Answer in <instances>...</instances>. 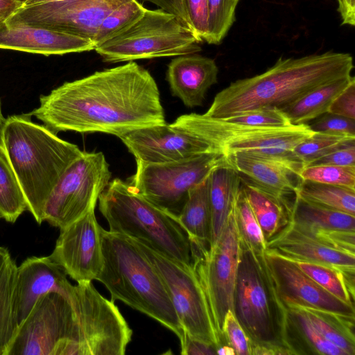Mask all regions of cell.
<instances>
[{
    "instance_id": "cell-31",
    "label": "cell",
    "mask_w": 355,
    "mask_h": 355,
    "mask_svg": "<svg viewBox=\"0 0 355 355\" xmlns=\"http://www.w3.org/2000/svg\"><path fill=\"white\" fill-rule=\"evenodd\" d=\"M17 268L8 249L0 246V355H5L17 329L12 310Z\"/></svg>"
},
{
    "instance_id": "cell-34",
    "label": "cell",
    "mask_w": 355,
    "mask_h": 355,
    "mask_svg": "<svg viewBox=\"0 0 355 355\" xmlns=\"http://www.w3.org/2000/svg\"><path fill=\"white\" fill-rule=\"evenodd\" d=\"M355 141V135L327 132H315L298 144L293 153L304 167L325 155Z\"/></svg>"
},
{
    "instance_id": "cell-32",
    "label": "cell",
    "mask_w": 355,
    "mask_h": 355,
    "mask_svg": "<svg viewBox=\"0 0 355 355\" xmlns=\"http://www.w3.org/2000/svg\"><path fill=\"white\" fill-rule=\"evenodd\" d=\"M295 195L317 205L355 216V189L302 179Z\"/></svg>"
},
{
    "instance_id": "cell-24",
    "label": "cell",
    "mask_w": 355,
    "mask_h": 355,
    "mask_svg": "<svg viewBox=\"0 0 355 355\" xmlns=\"http://www.w3.org/2000/svg\"><path fill=\"white\" fill-rule=\"evenodd\" d=\"M242 187L241 175L228 160L214 168L209 175L211 210L210 245L219 237L239 196Z\"/></svg>"
},
{
    "instance_id": "cell-33",
    "label": "cell",
    "mask_w": 355,
    "mask_h": 355,
    "mask_svg": "<svg viewBox=\"0 0 355 355\" xmlns=\"http://www.w3.org/2000/svg\"><path fill=\"white\" fill-rule=\"evenodd\" d=\"M308 276L327 291L354 307V275L324 264L293 261Z\"/></svg>"
},
{
    "instance_id": "cell-6",
    "label": "cell",
    "mask_w": 355,
    "mask_h": 355,
    "mask_svg": "<svg viewBox=\"0 0 355 355\" xmlns=\"http://www.w3.org/2000/svg\"><path fill=\"white\" fill-rule=\"evenodd\" d=\"M171 124L206 142L214 153L253 154L284 164L299 175L304 166L293 150L315 132L306 123L252 126L196 113L181 115Z\"/></svg>"
},
{
    "instance_id": "cell-4",
    "label": "cell",
    "mask_w": 355,
    "mask_h": 355,
    "mask_svg": "<svg viewBox=\"0 0 355 355\" xmlns=\"http://www.w3.org/2000/svg\"><path fill=\"white\" fill-rule=\"evenodd\" d=\"M103 266L96 278L119 300L183 338L180 322L157 270L130 237L102 229Z\"/></svg>"
},
{
    "instance_id": "cell-19",
    "label": "cell",
    "mask_w": 355,
    "mask_h": 355,
    "mask_svg": "<svg viewBox=\"0 0 355 355\" xmlns=\"http://www.w3.org/2000/svg\"><path fill=\"white\" fill-rule=\"evenodd\" d=\"M67 275L50 255L27 258L17 266L12 297L17 328L42 295L54 291L69 297L73 285Z\"/></svg>"
},
{
    "instance_id": "cell-8",
    "label": "cell",
    "mask_w": 355,
    "mask_h": 355,
    "mask_svg": "<svg viewBox=\"0 0 355 355\" xmlns=\"http://www.w3.org/2000/svg\"><path fill=\"white\" fill-rule=\"evenodd\" d=\"M202 41L175 15L146 9L129 28L94 48L109 63L180 56L201 50Z\"/></svg>"
},
{
    "instance_id": "cell-38",
    "label": "cell",
    "mask_w": 355,
    "mask_h": 355,
    "mask_svg": "<svg viewBox=\"0 0 355 355\" xmlns=\"http://www.w3.org/2000/svg\"><path fill=\"white\" fill-rule=\"evenodd\" d=\"M236 0H207L208 44H218L235 20Z\"/></svg>"
},
{
    "instance_id": "cell-1",
    "label": "cell",
    "mask_w": 355,
    "mask_h": 355,
    "mask_svg": "<svg viewBox=\"0 0 355 355\" xmlns=\"http://www.w3.org/2000/svg\"><path fill=\"white\" fill-rule=\"evenodd\" d=\"M30 112L57 133L103 132L119 138L166 123L157 85L134 61L66 82L40 98Z\"/></svg>"
},
{
    "instance_id": "cell-50",
    "label": "cell",
    "mask_w": 355,
    "mask_h": 355,
    "mask_svg": "<svg viewBox=\"0 0 355 355\" xmlns=\"http://www.w3.org/2000/svg\"><path fill=\"white\" fill-rule=\"evenodd\" d=\"M64 0H25L22 6H28L41 3H46L50 2L60 1Z\"/></svg>"
},
{
    "instance_id": "cell-23",
    "label": "cell",
    "mask_w": 355,
    "mask_h": 355,
    "mask_svg": "<svg viewBox=\"0 0 355 355\" xmlns=\"http://www.w3.org/2000/svg\"><path fill=\"white\" fill-rule=\"evenodd\" d=\"M227 158L230 164L245 176L243 179L279 199L289 200L288 198L295 195L302 180L284 164L253 154L237 153Z\"/></svg>"
},
{
    "instance_id": "cell-25",
    "label": "cell",
    "mask_w": 355,
    "mask_h": 355,
    "mask_svg": "<svg viewBox=\"0 0 355 355\" xmlns=\"http://www.w3.org/2000/svg\"><path fill=\"white\" fill-rule=\"evenodd\" d=\"M209 175L190 190L186 203L175 218L190 242L191 254L204 251L210 245Z\"/></svg>"
},
{
    "instance_id": "cell-36",
    "label": "cell",
    "mask_w": 355,
    "mask_h": 355,
    "mask_svg": "<svg viewBox=\"0 0 355 355\" xmlns=\"http://www.w3.org/2000/svg\"><path fill=\"white\" fill-rule=\"evenodd\" d=\"M146 10L137 0H129L117 7L101 24L93 40L94 46L103 44L129 28L144 15Z\"/></svg>"
},
{
    "instance_id": "cell-15",
    "label": "cell",
    "mask_w": 355,
    "mask_h": 355,
    "mask_svg": "<svg viewBox=\"0 0 355 355\" xmlns=\"http://www.w3.org/2000/svg\"><path fill=\"white\" fill-rule=\"evenodd\" d=\"M128 1L64 0L21 6L4 23L45 28L93 42L105 17Z\"/></svg>"
},
{
    "instance_id": "cell-9",
    "label": "cell",
    "mask_w": 355,
    "mask_h": 355,
    "mask_svg": "<svg viewBox=\"0 0 355 355\" xmlns=\"http://www.w3.org/2000/svg\"><path fill=\"white\" fill-rule=\"evenodd\" d=\"M73 309L70 355H123L132 331L114 302L90 281L78 282L69 297Z\"/></svg>"
},
{
    "instance_id": "cell-35",
    "label": "cell",
    "mask_w": 355,
    "mask_h": 355,
    "mask_svg": "<svg viewBox=\"0 0 355 355\" xmlns=\"http://www.w3.org/2000/svg\"><path fill=\"white\" fill-rule=\"evenodd\" d=\"M27 210L22 191L10 166L0 155V218L15 223Z\"/></svg>"
},
{
    "instance_id": "cell-51",
    "label": "cell",
    "mask_w": 355,
    "mask_h": 355,
    "mask_svg": "<svg viewBox=\"0 0 355 355\" xmlns=\"http://www.w3.org/2000/svg\"><path fill=\"white\" fill-rule=\"evenodd\" d=\"M6 119L3 117L1 112V101H0V130L3 125Z\"/></svg>"
},
{
    "instance_id": "cell-37",
    "label": "cell",
    "mask_w": 355,
    "mask_h": 355,
    "mask_svg": "<svg viewBox=\"0 0 355 355\" xmlns=\"http://www.w3.org/2000/svg\"><path fill=\"white\" fill-rule=\"evenodd\" d=\"M234 214L240 242L257 252H265L266 241L243 193L242 187L235 204Z\"/></svg>"
},
{
    "instance_id": "cell-10",
    "label": "cell",
    "mask_w": 355,
    "mask_h": 355,
    "mask_svg": "<svg viewBox=\"0 0 355 355\" xmlns=\"http://www.w3.org/2000/svg\"><path fill=\"white\" fill-rule=\"evenodd\" d=\"M227 160L223 155L205 153L166 163L136 161V172L128 183L138 194L175 218L190 190Z\"/></svg>"
},
{
    "instance_id": "cell-44",
    "label": "cell",
    "mask_w": 355,
    "mask_h": 355,
    "mask_svg": "<svg viewBox=\"0 0 355 355\" xmlns=\"http://www.w3.org/2000/svg\"><path fill=\"white\" fill-rule=\"evenodd\" d=\"M316 165L355 166V141L321 157L306 166Z\"/></svg>"
},
{
    "instance_id": "cell-28",
    "label": "cell",
    "mask_w": 355,
    "mask_h": 355,
    "mask_svg": "<svg viewBox=\"0 0 355 355\" xmlns=\"http://www.w3.org/2000/svg\"><path fill=\"white\" fill-rule=\"evenodd\" d=\"M288 220L309 228L355 232V216L307 201L297 195L292 200Z\"/></svg>"
},
{
    "instance_id": "cell-20",
    "label": "cell",
    "mask_w": 355,
    "mask_h": 355,
    "mask_svg": "<svg viewBox=\"0 0 355 355\" xmlns=\"http://www.w3.org/2000/svg\"><path fill=\"white\" fill-rule=\"evenodd\" d=\"M266 250L293 261L317 263L336 268L344 273H355V254L332 248L289 220L266 241Z\"/></svg>"
},
{
    "instance_id": "cell-18",
    "label": "cell",
    "mask_w": 355,
    "mask_h": 355,
    "mask_svg": "<svg viewBox=\"0 0 355 355\" xmlns=\"http://www.w3.org/2000/svg\"><path fill=\"white\" fill-rule=\"evenodd\" d=\"M119 139L136 161L146 163L176 162L214 153L206 142L171 123L140 128Z\"/></svg>"
},
{
    "instance_id": "cell-26",
    "label": "cell",
    "mask_w": 355,
    "mask_h": 355,
    "mask_svg": "<svg viewBox=\"0 0 355 355\" xmlns=\"http://www.w3.org/2000/svg\"><path fill=\"white\" fill-rule=\"evenodd\" d=\"M286 308V341L293 354L347 355L318 331L302 309Z\"/></svg>"
},
{
    "instance_id": "cell-53",
    "label": "cell",
    "mask_w": 355,
    "mask_h": 355,
    "mask_svg": "<svg viewBox=\"0 0 355 355\" xmlns=\"http://www.w3.org/2000/svg\"><path fill=\"white\" fill-rule=\"evenodd\" d=\"M237 1H239V0H236Z\"/></svg>"
},
{
    "instance_id": "cell-45",
    "label": "cell",
    "mask_w": 355,
    "mask_h": 355,
    "mask_svg": "<svg viewBox=\"0 0 355 355\" xmlns=\"http://www.w3.org/2000/svg\"><path fill=\"white\" fill-rule=\"evenodd\" d=\"M328 112L355 119V79L334 99Z\"/></svg>"
},
{
    "instance_id": "cell-42",
    "label": "cell",
    "mask_w": 355,
    "mask_h": 355,
    "mask_svg": "<svg viewBox=\"0 0 355 355\" xmlns=\"http://www.w3.org/2000/svg\"><path fill=\"white\" fill-rule=\"evenodd\" d=\"M182 1L192 31L202 42H206L208 35L207 0Z\"/></svg>"
},
{
    "instance_id": "cell-40",
    "label": "cell",
    "mask_w": 355,
    "mask_h": 355,
    "mask_svg": "<svg viewBox=\"0 0 355 355\" xmlns=\"http://www.w3.org/2000/svg\"><path fill=\"white\" fill-rule=\"evenodd\" d=\"M220 119L252 126L284 127L292 125L283 111L275 107L250 110Z\"/></svg>"
},
{
    "instance_id": "cell-48",
    "label": "cell",
    "mask_w": 355,
    "mask_h": 355,
    "mask_svg": "<svg viewBox=\"0 0 355 355\" xmlns=\"http://www.w3.org/2000/svg\"><path fill=\"white\" fill-rule=\"evenodd\" d=\"M343 25H355V0H337Z\"/></svg>"
},
{
    "instance_id": "cell-17",
    "label": "cell",
    "mask_w": 355,
    "mask_h": 355,
    "mask_svg": "<svg viewBox=\"0 0 355 355\" xmlns=\"http://www.w3.org/2000/svg\"><path fill=\"white\" fill-rule=\"evenodd\" d=\"M265 256L277 294L285 307L311 308L355 315L354 306L324 289L293 260L268 250Z\"/></svg>"
},
{
    "instance_id": "cell-41",
    "label": "cell",
    "mask_w": 355,
    "mask_h": 355,
    "mask_svg": "<svg viewBox=\"0 0 355 355\" xmlns=\"http://www.w3.org/2000/svg\"><path fill=\"white\" fill-rule=\"evenodd\" d=\"M224 345L231 347L234 354L250 355V343L233 311L226 313L222 329Z\"/></svg>"
},
{
    "instance_id": "cell-5",
    "label": "cell",
    "mask_w": 355,
    "mask_h": 355,
    "mask_svg": "<svg viewBox=\"0 0 355 355\" xmlns=\"http://www.w3.org/2000/svg\"><path fill=\"white\" fill-rule=\"evenodd\" d=\"M240 242L232 311L250 343V355L293 354L286 341L287 310L265 256Z\"/></svg>"
},
{
    "instance_id": "cell-29",
    "label": "cell",
    "mask_w": 355,
    "mask_h": 355,
    "mask_svg": "<svg viewBox=\"0 0 355 355\" xmlns=\"http://www.w3.org/2000/svg\"><path fill=\"white\" fill-rule=\"evenodd\" d=\"M354 79L349 75L324 85L282 110L291 124H307L328 112L334 99Z\"/></svg>"
},
{
    "instance_id": "cell-43",
    "label": "cell",
    "mask_w": 355,
    "mask_h": 355,
    "mask_svg": "<svg viewBox=\"0 0 355 355\" xmlns=\"http://www.w3.org/2000/svg\"><path fill=\"white\" fill-rule=\"evenodd\" d=\"M308 124L314 132L344 133L355 135V119L327 112Z\"/></svg>"
},
{
    "instance_id": "cell-16",
    "label": "cell",
    "mask_w": 355,
    "mask_h": 355,
    "mask_svg": "<svg viewBox=\"0 0 355 355\" xmlns=\"http://www.w3.org/2000/svg\"><path fill=\"white\" fill-rule=\"evenodd\" d=\"M102 229L94 209L60 229L50 256L77 283L96 280L103 268Z\"/></svg>"
},
{
    "instance_id": "cell-13",
    "label": "cell",
    "mask_w": 355,
    "mask_h": 355,
    "mask_svg": "<svg viewBox=\"0 0 355 355\" xmlns=\"http://www.w3.org/2000/svg\"><path fill=\"white\" fill-rule=\"evenodd\" d=\"M234 207L216 242L204 251L191 254V262L205 295L220 343L225 316L233 309V297L240 254V240Z\"/></svg>"
},
{
    "instance_id": "cell-47",
    "label": "cell",
    "mask_w": 355,
    "mask_h": 355,
    "mask_svg": "<svg viewBox=\"0 0 355 355\" xmlns=\"http://www.w3.org/2000/svg\"><path fill=\"white\" fill-rule=\"evenodd\" d=\"M157 6L159 8L178 17L188 28L191 29L182 0H142ZM192 30V29H191Z\"/></svg>"
},
{
    "instance_id": "cell-30",
    "label": "cell",
    "mask_w": 355,
    "mask_h": 355,
    "mask_svg": "<svg viewBox=\"0 0 355 355\" xmlns=\"http://www.w3.org/2000/svg\"><path fill=\"white\" fill-rule=\"evenodd\" d=\"M300 308L324 338L344 351L347 355L355 354V315H342L311 308Z\"/></svg>"
},
{
    "instance_id": "cell-39",
    "label": "cell",
    "mask_w": 355,
    "mask_h": 355,
    "mask_svg": "<svg viewBox=\"0 0 355 355\" xmlns=\"http://www.w3.org/2000/svg\"><path fill=\"white\" fill-rule=\"evenodd\" d=\"M300 176L302 180L355 189V166H309Z\"/></svg>"
},
{
    "instance_id": "cell-14",
    "label": "cell",
    "mask_w": 355,
    "mask_h": 355,
    "mask_svg": "<svg viewBox=\"0 0 355 355\" xmlns=\"http://www.w3.org/2000/svg\"><path fill=\"white\" fill-rule=\"evenodd\" d=\"M73 320L69 297L54 291L42 295L17 328L5 355H69Z\"/></svg>"
},
{
    "instance_id": "cell-3",
    "label": "cell",
    "mask_w": 355,
    "mask_h": 355,
    "mask_svg": "<svg viewBox=\"0 0 355 355\" xmlns=\"http://www.w3.org/2000/svg\"><path fill=\"white\" fill-rule=\"evenodd\" d=\"M30 113L6 119L0 130V155L13 173L27 210L38 224L54 186L68 166L84 154L78 146L58 137Z\"/></svg>"
},
{
    "instance_id": "cell-27",
    "label": "cell",
    "mask_w": 355,
    "mask_h": 355,
    "mask_svg": "<svg viewBox=\"0 0 355 355\" xmlns=\"http://www.w3.org/2000/svg\"><path fill=\"white\" fill-rule=\"evenodd\" d=\"M242 191L268 241L287 223L292 200L279 199L243 178Z\"/></svg>"
},
{
    "instance_id": "cell-49",
    "label": "cell",
    "mask_w": 355,
    "mask_h": 355,
    "mask_svg": "<svg viewBox=\"0 0 355 355\" xmlns=\"http://www.w3.org/2000/svg\"><path fill=\"white\" fill-rule=\"evenodd\" d=\"M25 0H0V14L9 17L20 8Z\"/></svg>"
},
{
    "instance_id": "cell-7",
    "label": "cell",
    "mask_w": 355,
    "mask_h": 355,
    "mask_svg": "<svg viewBox=\"0 0 355 355\" xmlns=\"http://www.w3.org/2000/svg\"><path fill=\"white\" fill-rule=\"evenodd\" d=\"M98 208L109 231L141 240L166 255L191 263L188 237L176 219L138 194L119 178L98 197Z\"/></svg>"
},
{
    "instance_id": "cell-11",
    "label": "cell",
    "mask_w": 355,
    "mask_h": 355,
    "mask_svg": "<svg viewBox=\"0 0 355 355\" xmlns=\"http://www.w3.org/2000/svg\"><path fill=\"white\" fill-rule=\"evenodd\" d=\"M111 177L102 152H84L68 166L52 189L44 207L43 221L62 229L94 209Z\"/></svg>"
},
{
    "instance_id": "cell-21",
    "label": "cell",
    "mask_w": 355,
    "mask_h": 355,
    "mask_svg": "<svg viewBox=\"0 0 355 355\" xmlns=\"http://www.w3.org/2000/svg\"><path fill=\"white\" fill-rule=\"evenodd\" d=\"M93 42L78 36L26 25H0V49L45 55L94 50Z\"/></svg>"
},
{
    "instance_id": "cell-22",
    "label": "cell",
    "mask_w": 355,
    "mask_h": 355,
    "mask_svg": "<svg viewBox=\"0 0 355 355\" xmlns=\"http://www.w3.org/2000/svg\"><path fill=\"white\" fill-rule=\"evenodd\" d=\"M215 61L197 54L180 55L168 65L166 80L173 96L188 107L201 106L208 89L217 83Z\"/></svg>"
},
{
    "instance_id": "cell-46",
    "label": "cell",
    "mask_w": 355,
    "mask_h": 355,
    "mask_svg": "<svg viewBox=\"0 0 355 355\" xmlns=\"http://www.w3.org/2000/svg\"><path fill=\"white\" fill-rule=\"evenodd\" d=\"M182 355L217 354V347L211 344L189 336L186 332L180 341Z\"/></svg>"
},
{
    "instance_id": "cell-2",
    "label": "cell",
    "mask_w": 355,
    "mask_h": 355,
    "mask_svg": "<svg viewBox=\"0 0 355 355\" xmlns=\"http://www.w3.org/2000/svg\"><path fill=\"white\" fill-rule=\"evenodd\" d=\"M353 68V58L347 53L279 58L263 73L231 83L203 114L225 118L264 107L282 110L313 89L351 75Z\"/></svg>"
},
{
    "instance_id": "cell-12",
    "label": "cell",
    "mask_w": 355,
    "mask_h": 355,
    "mask_svg": "<svg viewBox=\"0 0 355 355\" xmlns=\"http://www.w3.org/2000/svg\"><path fill=\"white\" fill-rule=\"evenodd\" d=\"M132 239L161 276L184 332L193 338L216 346L218 349L220 340L192 262L185 263L178 261L144 241Z\"/></svg>"
},
{
    "instance_id": "cell-52",
    "label": "cell",
    "mask_w": 355,
    "mask_h": 355,
    "mask_svg": "<svg viewBox=\"0 0 355 355\" xmlns=\"http://www.w3.org/2000/svg\"><path fill=\"white\" fill-rule=\"evenodd\" d=\"M7 17V16L0 14V25H1L5 21Z\"/></svg>"
}]
</instances>
